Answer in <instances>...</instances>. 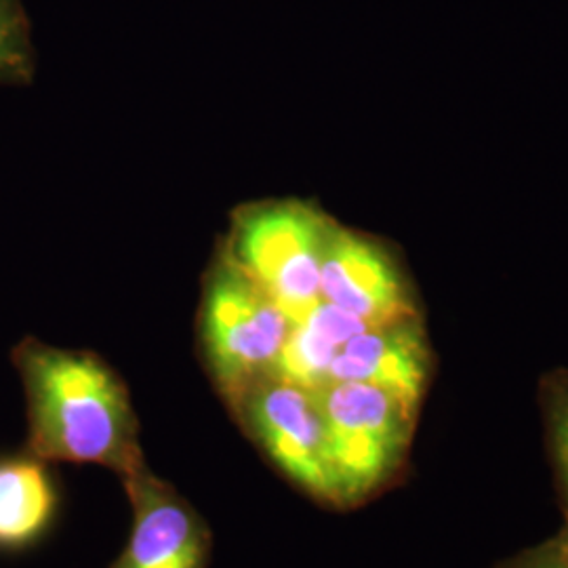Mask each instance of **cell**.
I'll use <instances>...</instances> for the list:
<instances>
[{
	"label": "cell",
	"instance_id": "1",
	"mask_svg": "<svg viewBox=\"0 0 568 568\" xmlns=\"http://www.w3.org/2000/svg\"><path fill=\"white\" fill-rule=\"evenodd\" d=\"M28 406V450L47 464H98L121 478L145 466L121 377L91 352L34 337L13 349Z\"/></svg>",
	"mask_w": 568,
	"mask_h": 568
},
{
	"label": "cell",
	"instance_id": "2",
	"mask_svg": "<svg viewBox=\"0 0 568 568\" xmlns=\"http://www.w3.org/2000/svg\"><path fill=\"white\" fill-rule=\"evenodd\" d=\"M337 504H358L400 467L415 408L384 387L331 382L316 392Z\"/></svg>",
	"mask_w": 568,
	"mask_h": 568
},
{
	"label": "cell",
	"instance_id": "3",
	"mask_svg": "<svg viewBox=\"0 0 568 568\" xmlns=\"http://www.w3.org/2000/svg\"><path fill=\"white\" fill-rule=\"evenodd\" d=\"M331 222L304 203L257 204L239 215L227 255L291 325H302L323 302L321 265Z\"/></svg>",
	"mask_w": 568,
	"mask_h": 568
},
{
	"label": "cell",
	"instance_id": "4",
	"mask_svg": "<svg viewBox=\"0 0 568 568\" xmlns=\"http://www.w3.org/2000/svg\"><path fill=\"white\" fill-rule=\"evenodd\" d=\"M291 321L225 253L211 272L201 310V339L211 377L227 405L272 377Z\"/></svg>",
	"mask_w": 568,
	"mask_h": 568
},
{
	"label": "cell",
	"instance_id": "5",
	"mask_svg": "<svg viewBox=\"0 0 568 568\" xmlns=\"http://www.w3.org/2000/svg\"><path fill=\"white\" fill-rule=\"evenodd\" d=\"M246 434L284 476L318 501L337 504L316 392L265 377L232 405Z\"/></svg>",
	"mask_w": 568,
	"mask_h": 568
},
{
	"label": "cell",
	"instance_id": "6",
	"mask_svg": "<svg viewBox=\"0 0 568 568\" xmlns=\"http://www.w3.org/2000/svg\"><path fill=\"white\" fill-rule=\"evenodd\" d=\"M121 480L133 508V528L110 568H206L211 532L201 514L148 466Z\"/></svg>",
	"mask_w": 568,
	"mask_h": 568
},
{
	"label": "cell",
	"instance_id": "7",
	"mask_svg": "<svg viewBox=\"0 0 568 568\" xmlns=\"http://www.w3.org/2000/svg\"><path fill=\"white\" fill-rule=\"evenodd\" d=\"M321 293L328 304L366 326L415 318V305L400 270L379 244L331 224L326 236Z\"/></svg>",
	"mask_w": 568,
	"mask_h": 568
},
{
	"label": "cell",
	"instance_id": "8",
	"mask_svg": "<svg viewBox=\"0 0 568 568\" xmlns=\"http://www.w3.org/2000/svg\"><path fill=\"white\" fill-rule=\"evenodd\" d=\"M429 371L424 333L415 318L368 326L339 349L331 382H365L384 387L417 410ZM328 382V384H331Z\"/></svg>",
	"mask_w": 568,
	"mask_h": 568
},
{
	"label": "cell",
	"instance_id": "9",
	"mask_svg": "<svg viewBox=\"0 0 568 568\" xmlns=\"http://www.w3.org/2000/svg\"><path fill=\"white\" fill-rule=\"evenodd\" d=\"M58 508L60 493L47 462L30 450L0 455V551L34 546Z\"/></svg>",
	"mask_w": 568,
	"mask_h": 568
},
{
	"label": "cell",
	"instance_id": "10",
	"mask_svg": "<svg viewBox=\"0 0 568 568\" xmlns=\"http://www.w3.org/2000/svg\"><path fill=\"white\" fill-rule=\"evenodd\" d=\"M339 349V345L326 339L316 328L295 325L284 342L272 377L310 392H318L331 382V368Z\"/></svg>",
	"mask_w": 568,
	"mask_h": 568
},
{
	"label": "cell",
	"instance_id": "11",
	"mask_svg": "<svg viewBox=\"0 0 568 568\" xmlns=\"http://www.w3.org/2000/svg\"><path fill=\"white\" fill-rule=\"evenodd\" d=\"M34 74L30 20L21 0H0V84H23Z\"/></svg>",
	"mask_w": 568,
	"mask_h": 568
},
{
	"label": "cell",
	"instance_id": "12",
	"mask_svg": "<svg viewBox=\"0 0 568 568\" xmlns=\"http://www.w3.org/2000/svg\"><path fill=\"white\" fill-rule=\"evenodd\" d=\"M549 434L568 501V384L556 387L549 398Z\"/></svg>",
	"mask_w": 568,
	"mask_h": 568
},
{
	"label": "cell",
	"instance_id": "13",
	"mask_svg": "<svg viewBox=\"0 0 568 568\" xmlns=\"http://www.w3.org/2000/svg\"><path fill=\"white\" fill-rule=\"evenodd\" d=\"M504 568H568V532L516 556Z\"/></svg>",
	"mask_w": 568,
	"mask_h": 568
}]
</instances>
